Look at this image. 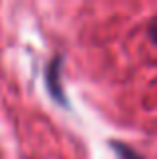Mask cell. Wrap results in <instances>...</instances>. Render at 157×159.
<instances>
[{"instance_id":"cell-3","label":"cell","mask_w":157,"mask_h":159,"mask_svg":"<svg viewBox=\"0 0 157 159\" xmlns=\"http://www.w3.org/2000/svg\"><path fill=\"white\" fill-rule=\"evenodd\" d=\"M147 36H149V40L157 47V14L149 20V24H147Z\"/></svg>"},{"instance_id":"cell-1","label":"cell","mask_w":157,"mask_h":159,"mask_svg":"<svg viewBox=\"0 0 157 159\" xmlns=\"http://www.w3.org/2000/svg\"><path fill=\"white\" fill-rule=\"evenodd\" d=\"M44 87H47L51 99L61 107H71L69 105L67 93L63 87V54H55L51 61L47 62L44 69Z\"/></svg>"},{"instance_id":"cell-2","label":"cell","mask_w":157,"mask_h":159,"mask_svg":"<svg viewBox=\"0 0 157 159\" xmlns=\"http://www.w3.org/2000/svg\"><path fill=\"white\" fill-rule=\"evenodd\" d=\"M109 147L111 151L115 153L117 159H145L133 145L125 143V141H119V139H111L109 141Z\"/></svg>"}]
</instances>
